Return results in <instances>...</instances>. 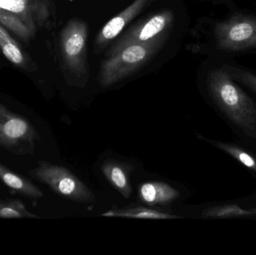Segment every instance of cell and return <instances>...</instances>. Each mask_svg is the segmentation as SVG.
Here are the masks:
<instances>
[{"mask_svg":"<svg viewBox=\"0 0 256 255\" xmlns=\"http://www.w3.org/2000/svg\"><path fill=\"white\" fill-rule=\"evenodd\" d=\"M209 92L228 121L250 137L256 139V104L225 69L209 72Z\"/></svg>","mask_w":256,"mask_h":255,"instance_id":"1","label":"cell"},{"mask_svg":"<svg viewBox=\"0 0 256 255\" xmlns=\"http://www.w3.org/2000/svg\"><path fill=\"white\" fill-rule=\"evenodd\" d=\"M87 38L88 26L79 19L69 21L60 36L63 61L67 68L80 79L88 76Z\"/></svg>","mask_w":256,"mask_h":255,"instance_id":"4","label":"cell"},{"mask_svg":"<svg viewBox=\"0 0 256 255\" xmlns=\"http://www.w3.org/2000/svg\"><path fill=\"white\" fill-rule=\"evenodd\" d=\"M50 16L43 0H0V24L24 41L34 37Z\"/></svg>","mask_w":256,"mask_h":255,"instance_id":"2","label":"cell"},{"mask_svg":"<svg viewBox=\"0 0 256 255\" xmlns=\"http://www.w3.org/2000/svg\"><path fill=\"white\" fill-rule=\"evenodd\" d=\"M154 0H134L130 5L112 17L105 24L96 40V49H100L108 46L118 37L124 28L137 15L140 14Z\"/></svg>","mask_w":256,"mask_h":255,"instance_id":"8","label":"cell"},{"mask_svg":"<svg viewBox=\"0 0 256 255\" xmlns=\"http://www.w3.org/2000/svg\"><path fill=\"white\" fill-rule=\"evenodd\" d=\"M102 217H122L130 219H148V220H172L178 219L180 217L171 215L167 213L160 212L148 208H128V209L112 210L104 213Z\"/></svg>","mask_w":256,"mask_h":255,"instance_id":"12","label":"cell"},{"mask_svg":"<svg viewBox=\"0 0 256 255\" xmlns=\"http://www.w3.org/2000/svg\"><path fill=\"white\" fill-rule=\"evenodd\" d=\"M250 213L238 207H226V208H216L206 210L203 213L204 217H222L230 216L248 215Z\"/></svg>","mask_w":256,"mask_h":255,"instance_id":"15","label":"cell"},{"mask_svg":"<svg viewBox=\"0 0 256 255\" xmlns=\"http://www.w3.org/2000/svg\"><path fill=\"white\" fill-rule=\"evenodd\" d=\"M26 128V124L22 120L12 119L6 123L4 131L8 137L18 138L25 133Z\"/></svg>","mask_w":256,"mask_h":255,"instance_id":"16","label":"cell"},{"mask_svg":"<svg viewBox=\"0 0 256 255\" xmlns=\"http://www.w3.org/2000/svg\"><path fill=\"white\" fill-rule=\"evenodd\" d=\"M45 181L58 193L72 200L82 203L94 201L92 192L68 170L58 166H49L44 170Z\"/></svg>","mask_w":256,"mask_h":255,"instance_id":"7","label":"cell"},{"mask_svg":"<svg viewBox=\"0 0 256 255\" xmlns=\"http://www.w3.org/2000/svg\"><path fill=\"white\" fill-rule=\"evenodd\" d=\"M173 19L172 12L170 10H162L152 15L148 19L132 27L118 41L116 42L108 52H114L132 43L146 44L164 40L166 32L170 29Z\"/></svg>","mask_w":256,"mask_h":255,"instance_id":"6","label":"cell"},{"mask_svg":"<svg viewBox=\"0 0 256 255\" xmlns=\"http://www.w3.org/2000/svg\"><path fill=\"white\" fill-rule=\"evenodd\" d=\"M0 50L9 61L24 67L26 65L27 60L25 55L16 40L9 34L8 29L0 24Z\"/></svg>","mask_w":256,"mask_h":255,"instance_id":"11","label":"cell"},{"mask_svg":"<svg viewBox=\"0 0 256 255\" xmlns=\"http://www.w3.org/2000/svg\"><path fill=\"white\" fill-rule=\"evenodd\" d=\"M3 180L9 187L16 189V190L22 188V186H24V183L22 182V181L18 177L15 176L12 174H6L3 176Z\"/></svg>","mask_w":256,"mask_h":255,"instance_id":"17","label":"cell"},{"mask_svg":"<svg viewBox=\"0 0 256 255\" xmlns=\"http://www.w3.org/2000/svg\"><path fill=\"white\" fill-rule=\"evenodd\" d=\"M102 169L104 175L116 190L128 199L131 194V186L128 166L117 162L108 161L102 165Z\"/></svg>","mask_w":256,"mask_h":255,"instance_id":"10","label":"cell"},{"mask_svg":"<svg viewBox=\"0 0 256 255\" xmlns=\"http://www.w3.org/2000/svg\"><path fill=\"white\" fill-rule=\"evenodd\" d=\"M232 78L252 90L256 94V74L243 69L231 66L224 67Z\"/></svg>","mask_w":256,"mask_h":255,"instance_id":"14","label":"cell"},{"mask_svg":"<svg viewBox=\"0 0 256 255\" xmlns=\"http://www.w3.org/2000/svg\"><path fill=\"white\" fill-rule=\"evenodd\" d=\"M162 40L154 43H132L108 52L100 70L102 86L109 87L136 72L159 49Z\"/></svg>","mask_w":256,"mask_h":255,"instance_id":"3","label":"cell"},{"mask_svg":"<svg viewBox=\"0 0 256 255\" xmlns=\"http://www.w3.org/2000/svg\"><path fill=\"white\" fill-rule=\"evenodd\" d=\"M214 34L218 46L224 50L256 47V17L233 16L216 24Z\"/></svg>","mask_w":256,"mask_h":255,"instance_id":"5","label":"cell"},{"mask_svg":"<svg viewBox=\"0 0 256 255\" xmlns=\"http://www.w3.org/2000/svg\"><path fill=\"white\" fill-rule=\"evenodd\" d=\"M177 190L162 182H148L138 188V197L148 205H166L179 197Z\"/></svg>","mask_w":256,"mask_h":255,"instance_id":"9","label":"cell"},{"mask_svg":"<svg viewBox=\"0 0 256 255\" xmlns=\"http://www.w3.org/2000/svg\"><path fill=\"white\" fill-rule=\"evenodd\" d=\"M220 149L226 152L240 162L243 166L256 173V159L240 148L230 143L222 142H210Z\"/></svg>","mask_w":256,"mask_h":255,"instance_id":"13","label":"cell"},{"mask_svg":"<svg viewBox=\"0 0 256 255\" xmlns=\"http://www.w3.org/2000/svg\"><path fill=\"white\" fill-rule=\"evenodd\" d=\"M0 215L6 217H16L19 216L18 212L10 209V208H4L0 212Z\"/></svg>","mask_w":256,"mask_h":255,"instance_id":"18","label":"cell"}]
</instances>
